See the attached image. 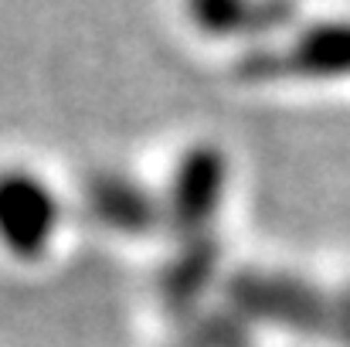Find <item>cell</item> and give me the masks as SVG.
<instances>
[{
    "mask_svg": "<svg viewBox=\"0 0 350 347\" xmlns=\"http://www.w3.org/2000/svg\"><path fill=\"white\" fill-rule=\"evenodd\" d=\"M234 300L245 313L279 320L299 331H330L337 324V303H330L313 286L289 276H241L234 283Z\"/></svg>",
    "mask_w": 350,
    "mask_h": 347,
    "instance_id": "obj_1",
    "label": "cell"
},
{
    "mask_svg": "<svg viewBox=\"0 0 350 347\" xmlns=\"http://www.w3.org/2000/svg\"><path fill=\"white\" fill-rule=\"evenodd\" d=\"M225 188V160L211 146H198L184 157L174 181V218L184 229H201L221 198Z\"/></svg>",
    "mask_w": 350,
    "mask_h": 347,
    "instance_id": "obj_2",
    "label": "cell"
},
{
    "mask_svg": "<svg viewBox=\"0 0 350 347\" xmlns=\"http://www.w3.org/2000/svg\"><path fill=\"white\" fill-rule=\"evenodd\" d=\"M55 222V205L48 191L21 174L0 181V235L14 245H38Z\"/></svg>",
    "mask_w": 350,
    "mask_h": 347,
    "instance_id": "obj_3",
    "label": "cell"
},
{
    "mask_svg": "<svg viewBox=\"0 0 350 347\" xmlns=\"http://www.w3.org/2000/svg\"><path fill=\"white\" fill-rule=\"evenodd\" d=\"M279 72L310 79H350V21H323L303 31Z\"/></svg>",
    "mask_w": 350,
    "mask_h": 347,
    "instance_id": "obj_4",
    "label": "cell"
},
{
    "mask_svg": "<svg viewBox=\"0 0 350 347\" xmlns=\"http://www.w3.org/2000/svg\"><path fill=\"white\" fill-rule=\"evenodd\" d=\"M187 7L208 34L275 31L293 17L289 0H187Z\"/></svg>",
    "mask_w": 350,
    "mask_h": 347,
    "instance_id": "obj_5",
    "label": "cell"
}]
</instances>
